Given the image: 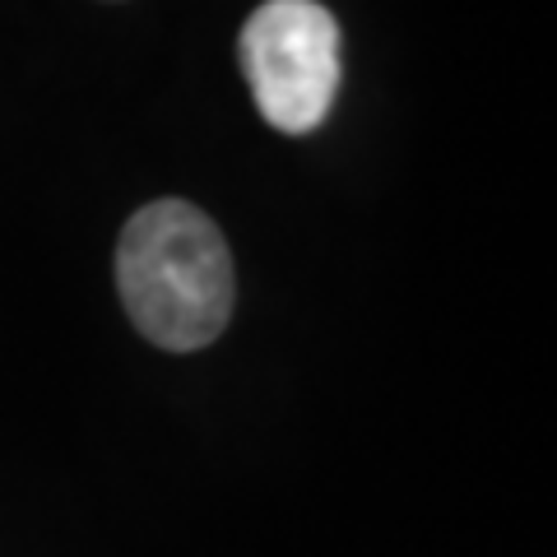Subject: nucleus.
I'll return each mask as SVG.
<instances>
[{
	"label": "nucleus",
	"mask_w": 557,
	"mask_h": 557,
	"mask_svg": "<svg viewBox=\"0 0 557 557\" xmlns=\"http://www.w3.org/2000/svg\"><path fill=\"white\" fill-rule=\"evenodd\" d=\"M116 288L139 335L168 354H190L223 335L237 274L228 242L205 209L153 200L121 228Z\"/></svg>",
	"instance_id": "obj_1"
},
{
	"label": "nucleus",
	"mask_w": 557,
	"mask_h": 557,
	"mask_svg": "<svg viewBox=\"0 0 557 557\" xmlns=\"http://www.w3.org/2000/svg\"><path fill=\"white\" fill-rule=\"evenodd\" d=\"M242 75L260 116L284 135H307L339 94V24L317 0H265L237 42Z\"/></svg>",
	"instance_id": "obj_2"
}]
</instances>
